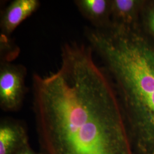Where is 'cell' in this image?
Segmentation results:
<instances>
[{"mask_svg":"<svg viewBox=\"0 0 154 154\" xmlns=\"http://www.w3.org/2000/svg\"><path fill=\"white\" fill-rule=\"evenodd\" d=\"M88 45L66 42L58 69L33 74V110L42 154H137L110 76Z\"/></svg>","mask_w":154,"mask_h":154,"instance_id":"cell-1","label":"cell"},{"mask_svg":"<svg viewBox=\"0 0 154 154\" xmlns=\"http://www.w3.org/2000/svg\"><path fill=\"white\" fill-rule=\"evenodd\" d=\"M119 99L137 154H154V48L131 25L87 27Z\"/></svg>","mask_w":154,"mask_h":154,"instance_id":"cell-2","label":"cell"},{"mask_svg":"<svg viewBox=\"0 0 154 154\" xmlns=\"http://www.w3.org/2000/svg\"><path fill=\"white\" fill-rule=\"evenodd\" d=\"M26 67L9 61H1L0 107L8 112L20 110L27 93Z\"/></svg>","mask_w":154,"mask_h":154,"instance_id":"cell-3","label":"cell"},{"mask_svg":"<svg viewBox=\"0 0 154 154\" xmlns=\"http://www.w3.org/2000/svg\"><path fill=\"white\" fill-rule=\"evenodd\" d=\"M40 7L38 0H14L1 11V38L11 39L12 33Z\"/></svg>","mask_w":154,"mask_h":154,"instance_id":"cell-4","label":"cell"},{"mask_svg":"<svg viewBox=\"0 0 154 154\" xmlns=\"http://www.w3.org/2000/svg\"><path fill=\"white\" fill-rule=\"evenodd\" d=\"M29 142L28 130L22 122L4 118L0 122V154H16Z\"/></svg>","mask_w":154,"mask_h":154,"instance_id":"cell-5","label":"cell"},{"mask_svg":"<svg viewBox=\"0 0 154 154\" xmlns=\"http://www.w3.org/2000/svg\"><path fill=\"white\" fill-rule=\"evenodd\" d=\"M80 13L94 28L103 29L111 25L108 21L111 14V1L106 0H75L74 1Z\"/></svg>","mask_w":154,"mask_h":154,"instance_id":"cell-6","label":"cell"},{"mask_svg":"<svg viewBox=\"0 0 154 154\" xmlns=\"http://www.w3.org/2000/svg\"><path fill=\"white\" fill-rule=\"evenodd\" d=\"M138 2L134 0H114L111 1V14L113 24L131 25Z\"/></svg>","mask_w":154,"mask_h":154,"instance_id":"cell-7","label":"cell"},{"mask_svg":"<svg viewBox=\"0 0 154 154\" xmlns=\"http://www.w3.org/2000/svg\"><path fill=\"white\" fill-rule=\"evenodd\" d=\"M16 154H42L41 152H37L33 149L30 143H27L20 149Z\"/></svg>","mask_w":154,"mask_h":154,"instance_id":"cell-8","label":"cell"},{"mask_svg":"<svg viewBox=\"0 0 154 154\" xmlns=\"http://www.w3.org/2000/svg\"><path fill=\"white\" fill-rule=\"evenodd\" d=\"M149 26L154 34V9L150 11L149 17Z\"/></svg>","mask_w":154,"mask_h":154,"instance_id":"cell-9","label":"cell"}]
</instances>
